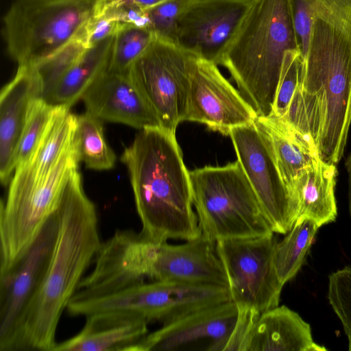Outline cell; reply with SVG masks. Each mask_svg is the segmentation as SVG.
<instances>
[{
	"label": "cell",
	"mask_w": 351,
	"mask_h": 351,
	"mask_svg": "<svg viewBox=\"0 0 351 351\" xmlns=\"http://www.w3.org/2000/svg\"><path fill=\"white\" fill-rule=\"evenodd\" d=\"M75 336L57 342L53 351H128L148 333V322L141 317L99 313L85 317Z\"/></svg>",
	"instance_id": "cell-19"
},
{
	"label": "cell",
	"mask_w": 351,
	"mask_h": 351,
	"mask_svg": "<svg viewBox=\"0 0 351 351\" xmlns=\"http://www.w3.org/2000/svg\"><path fill=\"white\" fill-rule=\"evenodd\" d=\"M319 228L317 223L311 219H298L284 239L277 242L274 264L283 285L301 269Z\"/></svg>",
	"instance_id": "cell-25"
},
{
	"label": "cell",
	"mask_w": 351,
	"mask_h": 351,
	"mask_svg": "<svg viewBox=\"0 0 351 351\" xmlns=\"http://www.w3.org/2000/svg\"><path fill=\"white\" fill-rule=\"evenodd\" d=\"M302 57L306 55L313 25L315 0H289Z\"/></svg>",
	"instance_id": "cell-34"
},
{
	"label": "cell",
	"mask_w": 351,
	"mask_h": 351,
	"mask_svg": "<svg viewBox=\"0 0 351 351\" xmlns=\"http://www.w3.org/2000/svg\"><path fill=\"white\" fill-rule=\"evenodd\" d=\"M195 0H165L143 11L144 25L155 37L176 43L179 18Z\"/></svg>",
	"instance_id": "cell-29"
},
{
	"label": "cell",
	"mask_w": 351,
	"mask_h": 351,
	"mask_svg": "<svg viewBox=\"0 0 351 351\" xmlns=\"http://www.w3.org/2000/svg\"><path fill=\"white\" fill-rule=\"evenodd\" d=\"M156 243L132 230H117L101 242L94 268L81 280L73 298L106 295L149 279Z\"/></svg>",
	"instance_id": "cell-11"
},
{
	"label": "cell",
	"mask_w": 351,
	"mask_h": 351,
	"mask_svg": "<svg viewBox=\"0 0 351 351\" xmlns=\"http://www.w3.org/2000/svg\"><path fill=\"white\" fill-rule=\"evenodd\" d=\"M326 350L314 342L310 325L285 305L261 313L248 348V351Z\"/></svg>",
	"instance_id": "cell-20"
},
{
	"label": "cell",
	"mask_w": 351,
	"mask_h": 351,
	"mask_svg": "<svg viewBox=\"0 0 351 351\" xmlns=\"http://www.w3.org/2000/svg\"><path fill=\"white\" fill-rule=\"evenodd\" d=\"M189 174L202 234L217 241L273 232L238 160L197 168Z\"/></svg>",
	"instance_id": "cell-5"
},
{
	"label": "cell",
	"mask_w": 351,
	"mask_h": 351,
	"mask_svg": "<svg viewBox=\"0 0 351 351\" xmlns=\"http://www.w3.org/2000/svg\"><path fill=\"white\" fill-rule=\"evenodd\" d=\"M103 2L112 5L126 7L138 10H145L152 8L165 0H101Z\"/></svg>",
	"instance_id": "cell-36"
},
{
	"label": "cell",
	"mask_w": 351,
	"mask_h": 351,
	"mask_svg": "<svg viewBox=\"0 0 351 351\" xmlns=\"http://www.w3.org/2000/svg\"><path fill=\"white\" fill-rule=\"evenodd\" d=\"M337 173L335 164L324 161L319 156L301 171L294 184L299 207L297 219L308 218L319 227L335 221Z\"/></svg>",
	"instance_id": "cell-22"
},
{
	"label": "cell",
	"mask_w": 351,
	"mask_h": 351,
	"mask_svg": "<svg viewBox=\"0 0 351 351\" xmlns=\"http://www.w3.org/2000/svg\"><path fill=\"white\" fill-rule=\"evenodd\" d=\"M228 136L272 232L286 234L297 220L298 206L280 175L268 140L254 122L233 128Z\"/></svg>",
	"instance_id": "cell-10"
},
{
	"label": "cell",
	"mask_w": 351,
	"mask_h": 351,
	"mask_svg": "<svg viewBox=\"0 0 351 351\" xmlns=\"http://www.w3.org/2000/svg\"><path fill=\"white\" fill-rule=\"evenodd\" d=\"M289 50L300 49L289 0H251L217 65L228 70L257 115L269 117Z\"/></svg>",
	"instance_id": "cell-4"
},
{
	"label": "cell",
	"mask_w": 351,
	"mask_h": 351,
	"mask_svg": "<svg viewBox=\"0 0 351 351\" xmlns=\"http://www.w3.org/2000/svg\"><path fill=\"white\" fill-rule=\"evenodd\" d=\"M250 1H193L179 18L176 43L217 64Z\"/></svg>",
	"instance_id": "cell-14"
},
{
	"label": "cell",
	"mask_w": 351,
	"mask_h": 351,
	"mask_svg": "<svg viewBox=\"0 0 351 351\" xmlns=\"http://www.w3.org/2000/svg\"><path fill=\"white\" fill-rule=\"evenodd\" d=\"M114 34L93 47L85 48L46 101L53 106L70 108L81 99L90 84L108 69Z\"/></svg>",
	"instance_id": "cell-24"
},
{
	"label": "cell",
	"mask_w": 351,
	"mask_h": 351,
	"mask_svg": "<svg viewBox=\"0 0 351 351\" xmlns=\"http://www.w3.org/2000/svg\"><path fill=\"white\" fill-rule=\"evenodd\" d=\"M256 111L221 74L217 64L195 56L185 121L197 122L229 135L237 127L251 124Z\"/></svg>",
	"instance_id": "cell-12"
},
{
	"label": "cell",
	"mask_w": 351,
	"mask_h": 351,
	"mask_svg": "<svg viewBox=\"0 0 351 351\" xmlns=\"http://www.w3.org/2000/svg\"><path fill=\"white\" fill-rule=\"evenodd\" d=\"M56 106L38 97L30 104L25 124L15 156V169L26 162L39 145L56 110Z\"/></svg>",
	"instance_id": "cell-28"
},
{
	"label": "cell",
	"mask_w": 351,
	"mask_h": 351,
	"mask_svg": "<svg viewBox=\"0 0 351 351\" xmlns=\"http://www.w3.org/2000/svg\"><path fill=\"white\" fill-rule=\"evenodd\" d=\"M237 318L230 332L224 339L212 342L207 350L248 351L252 334L261 313L250 306H237Z\"/></svg>",
	"instance_id": "cell-33"
},
{
	"label": "cell",
	"mask_w": 351,
	"mask_h": 351,
	"mask_svg": "<svg viewBox=\"0 0 351 351\" xmlns=\"http://www.w3.org/2000/svg\"><path fill=\"white\" fill-rule=\"evenodd\" d=\"M75 117L69 107L56 106L36 151L26 162L15 169L12 179L37 180L49 174L73 142Z\"/></svg>",
	"instance_id": "cell-23"
},
{
	"label": "cell",
	"mask_w": 351,
	"mask_h": 351,
	"mask_svg": "<svg viewBox=\"0 0 351 351\" xmlns=\"http://www.w3.org/2000/svg\"><path fill=\"white\" fill-rule=\"evenodd\" d=\"M79 162L73 138L49 174L37 180H11L0 208V274L10 270L33 245L58 209Z\"/></svg>",
	"instance_id": "cell-7"
},
{
	"label": "cell",
	"mask_w": 351,
	"mask_h": 351,
	"mask_svg": "<svg viewBox=\"0 0 351 351\" xmlns=\"http://www.w3.org/2000/svg\"><path fill=\"white\" fill-rule=\"evenodd\" d=\"M237 315V306L232 300L200 306L162 323L128 351L173 350L202 339L217 341L228 335Z\"/></svg>",
	"instance_id": "cell-16"
},
{
	"label": "cell",
	"mask_w": 351,
	"mask_h": 351,
	"mask_svg": "<svg viewBox=\"0 0 351 351\" xmlns=\"http://www.w3.org/2000/svg\"><path fill=\"white\" fill-rule=\"evenodd\" d=\"M345 166L348 175V208L351 218V151L346 158Z\"/></svg>",
	"instance_id": "cell-37"
},
{
	"label": "cell",
	"mask_w": 351,
	"mask_h": 351,
	"mask_svg": "<svg viewBox=\"0 0 351 351\" xmlns=\"http://www.w3.org/2000/svg\"><path fill=\"white\" fill-rule=\"evenodd\" d=\"M328 280V299L342 324L351 351V267L332 273Z\"/></svg>",
	"instance_id": "cell-31"
},
{
	"label": "cell",
	"mask_w": 351,
	"mask_h": 351,
	"mask_svg": "<svg viewBox=\"0 0 351 351\" xmlns=\"http://www.w3.org/2000/svg\"><path fill=\"white\" fill-rule=\"evenodd\" d=\"M73 144L80 161L94 170H108L116 155L108 145L101 120L86 112L75 117Z\"/></svg>",
	"instance_id": "cell-26"
},
{
	"label": "cell",
	"mask_w": 351,
	"mask_h": 351,
	"mask_svg": "<svg viewBox=\"0 0 351 351\" xmlns=\"http://www.w3.org/2000/svg\"><path fill=\"white\" fill-rule=\"evenodd\" d=\"M132 187L141 234L155 243L189 241L202 234L189 171L176 132L163 128L141 130L121 156Z\"/></svg>",
	"instance_id": "cell-3"
},
{
	"label": "cell",
	"mask_w": 351,
	"mask_h": 351,
	"mask_svg": "<svg viewBox=\"0 0 351 351\" xmlns=\"http://www.w3.org/2000/svg\"><path fill=\"white\" fill-rule=\"evenodd\" d=\"M42 85L35 66H20L0 95V178L9 185L15 156L31 102L40 97Z\"/></svg>",
	"instance_id": "cell-18"
},
{
	"label": "cell",
	"mask_w": 351,
	"mask_h": 351,
	"mask_svg": "<svg viewBox=\"0 0 351 351\" xmlns=\"http://www.w3.org/2000/svg\"><path fill=\"white\" fill-rule=\"evenodd\" d=\"M303 58L300 50L287 51L284 56L272 114L285 115L297 88Z\"/></svg>",
	"instance_id": "cell-32"
},
{
	"label": "cell",
	"mask_w": 351,
	"mask_h": 351,
	"mask_svg": "<svg viewBox=\"0 0 351 351\" xmlns=\"http://www.w3.org/2000/svg\"><path fill=\"white\" fill-rule=\"evenodd\" d=\"M147 28L132 23H121L116 32L108 70L128 73L132 64L147 49L154 39Z\"/></svg>",
	"instance_id": "cell-27"
},
{
	"label": "cell",
	"mask_w": 351,
	"mask_h": 351,
	"mask_svg": "<svg viewBox=\"0 0 351 351\" xmlns=\"http://www.w3.org/2000/svg\"><path fill=\"white\" fill-rule=\"evenodd\" d=\"M149 279L228 287L216 241L202 233L182 244L156 243Z\"/></svg>",
	"instance_id": "cell-15"
},
{
	"label": "cell",
	"mask_w": 351,
	"mask_h": 351,
	"mask_svg": "<svg viewBox=\"0 0 351 351\" xmlns=\"http://www.w3.org/2000/svg\"><path fill=\"white\" fill-rule=\"evenodd\" d=\"M57 230L40 285L23 313L9 351H53L57 328L101 243L93 202L78 169L69 178L56 210Z\"/></svg>",
	"instance_id": "cell-2"
},
{
	"label": "cell",
	"mask_w": 351,
	"mask_h": 351,
	"mask_svg": "<svg viewBox=\"0 0 351 351\" xmlns=\"http://www.w3.org/2000/svg\"><path fill=\"white\" fill-rule=\"evenodd\" d=\"M97 0H13L3 18L9 56L36 66L74 40L94 13Z\"/></svg>",
	"instance_id": "cell-6"
},
{
	"label": "cell",
	"mask_w": 351,
	"mask_h": 351,
	"mask_svg": "<svg viewBox=\"0 0 351 351\" xmlns=\"http://www.w3.org/2000/svg\"><path fill=\"white\" fill-rule=\"evenodd\" d=\"M56 213L22 258L0 274V351H8L19 321L43 280L56 234Z\"/></svg>",
	"instance_id": "cell-13"
},
{
	"label": "cell",
	"mask_w": 351,
	"mask_h": 351,
	"mask_svg": "<svg viewBox=\"0 0 351 351\" xmlns=\"http://www.w3.org/2000/svg\"><path fill=\"white\" fill-rule=\"evenodd\" d=\"M298 84L282 118L337 164L351 125V0H315Z\"/></svg>",
	"instance_id": "cell-1"
},
{
	"label": "cell",
	"mask_w": 351,
	"mask_h": 351,
	"mask_svg": "<svg viewBox=\"0 0 351 351\" xmlns=\"http://www.w3.org/2000/svg\"><path fill=\"white\" fill-rule=\"evenodd\" d=\"M254 123L268 140L280 175L298 206L294 184L301 171L319 156L314 144L308 136L275 115L258 116Z\"/></svg>",
	"instance_id": "cell-21"
},
{
	"label": "cell",
	"mask_w": 351,
	"mask_h": 351,
	"mask_svg": "<svg viewBox=\"0 0 351 351\" xmlns=\"http://www.w3.org/2000/svg\"><path fill=\"white\" fill-rule=\"evenodd\" d=\"M121 24L105 15L93 13L76 38L85 47H90L113 36Z\"/></svg>",
	"instance_id": "cell-35"
},
{
	"label": "cell",
	"mask_w": 351,
	"mask_h": 351,
	"mask_svg": "<svg viewBox=\"0 0 351 351\" xmlns=\"http://www.w3.org/2000/svg\"><path fill=\"white\" fill-rule=\"evenodd\" d=\"M195 56L174 42L154 36L129 69L131 80L166 130L176 132L185 121Z\"/></svg>",
	"instance_id": "cell-8"
},
{
	"label": "cell",
	"mask_w": 351,
	"mask_h": 351,
	"mask_svg": "<svg viewBox=\"0 0 351 351\" xmlns=\"http://www.w3.org/2000/svg\"><path fill=\"white\" fill-rule=\"evenodd\" d=\"M85 48L75 38L54 55L35 66L41 82L42 99H47L60 80Z\"/></svg>",
	"instance_id": "cell-30"
},
{
	"label": "cell",
	"mask_w": 351,
	"mask_h": 351,
	"mask_svg": "<svg viewBox=\"0 0 351 351\" xmlns=\"http://www.w3.org/2000/svg\"><path fill=\"white\" fill-rule=\"evenodd\" d=\"M81 99L86 112L100 120L139 130L162 128L158 117L128 72L118 73L108 69L90 84Z\"/></svg>",
	"instance_id": "cell-17"
},
{
	"label": "cell",
	"mask_w": 351,
	"mask_h": 351,
	"mask_svg": "<svg viewBox=\"0 0 351 351\" xmlns=\"http://www.w3.org/2000/svg\"><path fill=\"white\" fill-rule=\"evenodd\" d=\"M274 234L216 241L231 300L237 306H250L261 313L278 306L284 285L274 264L278 242Z\"/></svg>",
	"instance_id": "cell-9"
}]
</instances>
